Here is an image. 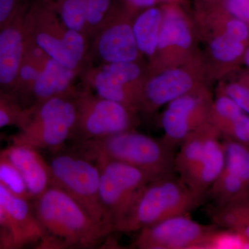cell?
<instances>
[{"label": "cell", "instance_id": "cell-1", "mask_svg": "<svg viewBox=\"0 0 249 249\" xmlns=\"http://www.w3.org/2000/svg\"><path fill=\"white\" fill-rule=\"evenodd\" d=\"M31 204L42 231L39 249L94 248L111 232L58 187L51 186Z\"/></svg>", "mask_w": 249, "mask_h": 249}, {"label": "cell", "instance_id": "cell-2", "mask_svg": "<svg viewBox=\"0 0 249 249\" xmlns=\"http://www.w3.org/2000/svg\"><path fill=\"white\" fill-rule=\"evenodd\" d=\"M204 199V196L173 175L155 178L137 193L114 224V231H137L168 218L189 213L199 207Z\"/></svg>", "mask_w": 249, "mask_h": 249}, {"label": "cell", "instance_id": "cell-3", "mask_svg": "<svg viewBox=\"0 0 249 249\" xmlns=\"http://www.w3.org/2000/svg\"><path fill=\"white\" fill-rule=\"evenodd\" d=\"M78 153L91 160H116L142 170L154 179L173 175L175 147L163 139L152 138L132 130L104 138L78 142Z\"/></svg>", "mask_w": 249, "mask_h": 249}, {"label": "cell", "instance_id": "cell-4", "mask_svg": "<svg viewBox=\"0 0 249 249\" xmlns=\"http://www.w3.org/2000/svg\"><path fill=\"white\" fill-rule=\"evenodd\" d=\"M26 37L51 58L82 72L86 66L89 40L67 28L54 9L52 0H31L24 19Z\"/></svg>", "mask_w": 249, "mask_h": 249}, {"label": "cell", "instance_id": "cell-5", "mask_svg": "<svg viewBox=\"0 0 249 249\" xmlns=\"http://www.w3.org/2000/svg\"><path fill=\"white\" fill-rule=\"evenodd\" d=\"M49 98L31 107L27 124L12 137V143L36 150H59L71 138L76 121L75 92Z\"/></svg>", "mask_w": 249, "mask_h": 249}, {"label": "cell", "instance_id": "cell-6", "mask_svg": "<svg viewBox=\"0 0 249 249\" xmlns=\"http://www.w3.org/2000/svg\"><path fill=\"white\" fill-rule=\"evenodd\" d=\"M49 164L52 186L66 192L96 222L114 231L100 197V171L96 163L78 153L60 152L52 157Z\"/></svg>", "mask_w": 249, "mask_h": 249}, {"label": "cell", "instance_id": "cell-7", "mask_svg": "<svg viewBox=\"0 0 249 249\" xmlns=\"http://www.w3.org/2000/svg\"><path fill=\"white\" fill-rule=\"evenodd\" d=\"M75 101L76 121L71 138L76 142L95 140L132 130L134 110L124 105L100 97L83 85L76 88Z\"/></svg>", "mask_w": 249, "mask_h": 249}, {"label": "cell", "instance_id": "cell-8", "mask_svg": "<svg viewBox=\"0 0 249 249\" xmlns=\"http://www.w3.org/2000/svg\"><path fill=\"white\" fill-rule=\"evenodd\" d=\"M100 171V197L110 218L113 231L115 223L128 209L141 190L153 180L142 170L116 160H93Z\"/></svg>", "mask_w": 249, "mask_h": 249}, {"label": "cell", "instance_id": "cell-9", "mask_svg": "<svg viewBox=\"0 0 249 249\" xmlns=\"http://www.w3.org/2000/svg\"><path fill=\"white\" fill-rule=\"evenodd\" d=\"M142 71L135 62L86 65L79 78L82 85L100 97L139 108L142 87L137 85Z\"/></svg>", "mask_w": 249, "mask_h": 249}, {"label": "cell", "instance_id": "cell-10", "mask_svg": "<svg viewBox=\"0 0 249 249\" xmlns=\"http://www.w3.org/2000/svg\"><path fill=\"white\" fill-rule=\"evenodd\" d=\"M214 229L180 214L142 228L133 246L139 249H201Z\"/></svg>", "mask_w": 249, "mask_h": 249}, {"label": "cell", "instance_id": "cell-11", "mask_svg": "<svg viewBox=\"0 0 249 249\" xmlns=\"http://www.w3.org/2000/svg\"><path fill=\"white\" fill-rule=\"evenodd\" d=\"M139 52L132 24L117 14L90 39L86 65L135 62Z\"/></svg>", "mask_w": 249, "mask_h": 249}, {"label": "cell", "instance_id": "cell-12", "mask_svg": "<svg viewBox=\"0 0 249 249\" xmlns=\"http://www.w3.org/2000/svg\"><path fill=\"white\" fill-rule=\"evenodd\" d=\"M211 108L207 101L187 93L168 104L162 117L163 140L175 147L192 132L209 123Z\"/></svg>", "mask_w": 249, "mask_h": 249}, {"label": "cell", "instance_id": "cell-13", "mask_svg": "<svg viewBox=\"0 0 249 249\" xmlns=\"http://www.w3.org/2000/svg\"><path fill=\"white\" fill-rule=\"evenodd\" d=\"M29 4L0 27V90L11 95L25 53L24 19Z\"/></svg>", "mask_w": 249, "mask_h": 249}, {"label": "cell", "instance_id": "cell-14", "mask_svg": "<svg viewBox=\"0 0 249 249\" xmlns=\"http://www.w3.org/2000/svg\"><path fill=\"white\" fill-rule=\"evenodd\" d=\"M2 152L22 175L33 200L52 186L50 166L37 150L12 143Z\"/></svg>", "mask_w": 249, "mask_h": 249}, {"label": "cell", "instance_id": "cell-15", "mask_svg": "<svg viewBox=\"0 0 249 249\" xmlns=\"http://www.w3.org/2000/svg\"><path fill=\"white\" fill-rule=\"evenodd\" d=\"M193 88V80L187 72L178 69L168 70L142 87L139 108L153 110L189 93Z\"/></svg>", "mask_w": 249, "mask_h": 249}, {"label": "cell", "instance_id": "cell-16", "mask_svg": "<svg viewBox=\"0 0 249 249\" xmlns=\"http://www.w3.org/2000/svg\"><path fill=\"white\" fill-rule=\"evenodd\" d=\"M0 205L14 226L19 248L40 242L42 229L34 214L31 201L13 194L0 184Z\"/></svg>", "mask_w": 249, "mask_h": 249}, {"label": "cell", "instance_id": "cell-17", "mask_svg": "<svg viewBox=\"0 0 249 249\" xmlns=\"http://www.w3.org/2000/svg\"><path fill=\"white\" fill-rule=\"evenodd\" d=\"M80 73L50 58L33 85L28 108L31 109L49 98L71 92L76 88L73 83Z\"/></svg>", "mask_w": 249, "mask_h": 249}, {"label": "cell", "instance_id": "cell-18", "mask_svg": "<svg viewBox=\"0 0 249 249\" xmlns=\"http://www.w3.org/2000/svg\"><path fill=\"white\" fill-rule=\"evenodd\" d=\"M219 134L214 127L200 160L183 181L193 191L204 196L222 173L225 163V151L224 145L219 142Z\"/></svg>", "mask_w": 249, "mask_h": 249}, {"label": "cell", "instance_id": "cell-19", "mask_svg": "<svg viewBox=\"0 0 249 249\" xmlns=\"http://www.w3.org/2000/svg\"><path fill=\"white\" fill-rule=\"evenodd\" d=\"M49 59L50 57L43 50L27 39L25 53L13 93L24 107L28 108V101L33 85Z\"/></svg>", "mask_w": 249, "mask_h": 249}, {"label": "cell", "instance_id": "cell-20", "mask_svg": "<svg viewBox=\"0 0 249 249\" xmlns=\"http://www.w3.org/2000/svg\"><path fill=\"white\" fill-rule=\"evenodd\" d=\"M214 127L210 123L204 124L188 135L180 145L175 155V170L182 181L191 174L204 153L206 142Z\"/></svg>", "mask_w": 249, "mask_h": 249}, {"label": "cell", "instance_id": "cell-21", "mask_svg": "<svg viewBox=\"0 0 249 249\" xmlns=\"http://www.w3.org/2000/svg\"><path fill=\"white\" fill-rule=\"evenodd\" d=\"M161 22V11L153 6L137 16L132 24V31L139 52L147 55L155 53Z\"/></svg>", "mask_w": 249, "mask_h": 249}, {"label": "cell", "instance_id": "cell-22", "mask_svg": "<svg viewBox=\"0 0 249 249\" xmlns=\"http://www.w3.org/2000/svg\"><path fill=\"white\" fill-rule=\"evenodd\" d=\"M191 42V32L186 21L177 13H168L160 25L157 47L163 49L175 45L187 49Z\"/></svg>", "mask_w": 249, "mask_h": 249}, {"label": "cell", "instance_id": "cell-23", "mask_svg": "<svg viewBox=\"0 0 249 249\" xmlns=\"http://www.w3.org/2000/svg\"><path fill=\"white\" fill-rule=\"evenodd\" d=\"M63 24L87 37L88 0H52Z\"/></svg>", "mask_w": 249, "mask_h": 249}, {"label": "cell", "instance_id": "cell-24", "mask_svg": "<svg viewBox=\"0 0 249 249\" xmlns=\"http://www.w3.org/2000/svg\"><path fill=\"white\" fill-rule=\"evenodd\" d=\"M246 143L229 141L224 144L226 171L242 179L249 187V149Z\"/></svg>", "mask_w": 249, "mask_h": 249}, {"label": "cell", "instance_id": "cell-25", "mask_svg": "<svg viewBox=\"0 0 249 249\" xmlns=\"http://www.w3.org/2000/svg\"><path fill=\"white\" fill-rule=\"evenodd\" d=\"M31 114V108L24 107L13 95L0 90V129L8 126L22 129Z\"/></svg>", "mask_w": 249, "mask_h": 249}, {"label": "cell", "instance_id": "cell-26", "mask_svg": "<svg viewBox=\"0 0 249 249\" xmlns=\"http://www.w3.org/2000/svg\"><path fill=\"white\" fill-rule=\"evenodd\" d=\"M117 14L114 0H88L87 19L88 40L89 41L101 27Z\"/></svg>", "mask_w": 249, "mask_h": 249}, {"label": "cell", "instance_id": "cell-27", "mask_svg": "<svg viewBox=\"0 0 249 249\" xmlns=\"http://www.w3.org/2000/svg\"><path fill=\"white\" fill-rule=\"evenodd\" d=\"M0 184L13 194L33 201L22 175L2 151L0 152Z\"/></svg>", "mask_w": 249, "mask_h": 249}, {"label": "cell", "instance_id": "cell-28", "mask_svg": "<svg viewBox=\"0 0 249 249\" xmlns=\"http://www.w3.org/2000/svg\"><path fill=\"white\" fill-rule=\"evenodd\" d=\"M211 51L214 58L222 62H231L239 58L244 51L242 42L232 39L227 34L218 36L211 43Z\"/></svg>", "mask_w": 249, "mask_h": 249}, {"label": "cell", "instance_id": "cell-29", "mask_svg": "<svg viewBox=\"0 0 249 249\" xmlns=\"http://www.w3.org/2000/svg\"><path fill=\"white\" fill-rule=\"evenodd\" d=\"M203 249H249V242L238 232H219L214 229L210 234Z\"/></svg>", "mask_w": 249, "mask_h": 249}, {"label": "cell", "instance_id": "cell-30", "mask_svg": "<svg viewBox=\"0 0 249 249\" xmlns=\"http://www.w3.org/2000/svg\"><path fill=\"white\" fill-rule=\"evenodd\" d=\"M19 249L18 237L12 223L0 205V249Z\"/></svg>", "mask_w": 249, "mask_h": 249}, {"label": "cell", "instance_id": "cell-31", "mask_svg": "<svg viewBox=\"0 0 249 249\" xmlns=\"http://www.w3.org/2000/svg\"><path fill=\"white\" fill-rule=\"evenodd\" d=\"M233 136L237 142L249 143V116L242 114L235 120L218 130Z\"/></svg>", "mask_w": 249, "mask_h": 249}, {"label": "cell", "instance_id": "cell-32", "mask_svg": "<svg viewBox=\"0 0 249 249\" xmlns=\"http://www.w3.org/2000/svg\"><path fill=\"white\" fill-rule=\"evenodd\" d=\"M28 3L26 0H0V27L12 19Z\"/></svg>", "mask_w": 249, "mask_h": 249}, {"label": "cell", "instance_id": "cell-33", "mask_svg": "<svg viewBox=\"0 0 249 249\" xmlns=\"http://www.w3.org/2000/svg\"><path fill=\"white\" fill-rule=\"evenodd\" d=\"M227 93L241 109L249 114V89L240 85H231L227 88Z\"/></svg>", "mask_w": 249, "mask_h": 249}, {"label": "cell", "instance_id": "cell-34", "mask_svg": "<svg viewBox=\"0 0 249 249\" xmlns=\"http://www.w3.org/2000/svg\"><path fill=\"white\" fill-rule=\"evenodd\" d=\"M226 34L232 39L242 42L249 37V28L247 24L240 19H231L227 24Z\"/></svg>", "mask_w": 249, "mask_h": 249}, {"label": "cell", "instance_id": "cell-35", "mask_svg": "<svg viewBox=\"0 0 249 249\" xmlns=\"http://www.w3.org/2000/svg\"><path fill=\"white\" fill-rule=\"evenodd\" d=\"M226 6L232 16L249 21V0H226Z\"/></svg>", "mask_w": 249, "mask_h": 249}, {"label": "cell", "instance_id": "cell-36", "mask_svg": "<svg viewBox=\"0 0 249 249\" xmlns=\"http://www.w3.org/2000/svg\"><path fill=\"white\" fill-rule=\"evenodd\" d=\"M127 4L131 8L142 9V8H150L155 5L157 0H125Z\"/></svg>", "mask_w": 249, "mask_h": 249}, {"label": "cell", "instance_id": "cell-37", "mask_svg": "<svg viewBox=\"0 0 249 249\" xmlns=\"http://www.w3.org/2000/svg\"><path fill=\"white\" fill-rule=\"evenodd\" d=\"M232 228L237 230L239 233L243 235L249 242V225H247V224H246V225L240 224V225H236Z\"/></svg>", "mask_w": 249, "mask_h": 249}, {"label": "cell", "instance_id": "cell-38", "mask_svg": "<svg viewBox=\"0 0 249 249\" xmlns=\"http://www.w3.org/2000/svg\"><path fill=\"white\" fill-rule=\"evenodd\" d=\"M245 61L246 63H247V65L249 67V49L247 51V53H246Z\"/></svg>", "mask_w": 249, "mask_h": 249}, {"label": "cell", "instance_id": "cell-39", "mask_svg": "<svg viewBox=\"0 0 249 249\" xmlns=\"http://www.w3.org/2000/svg\"></svg>", "mask_w": 249, "mask_h": 249}]
</instances>
